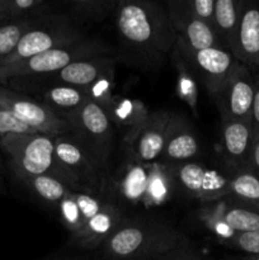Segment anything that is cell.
Returning a JSON list of instances; mask_svg holds the SVG:
<instances>
[{"instance_id":"cell-1","label":"cell","mask_w":259,"mask_h":260,"mask_svg":"<svg viewBox=\"0 0 259 260\" xmlns=\"http://www.w3.org/2000/svg\"><path fill=\"white\" fill-rule=\"evenodd\" d=\"M114 24L122 46L140 61L161 60L175 46L177 33L167 8L156 2H118L114 10Z\"/></svg>"},{"instance_id":"cell-2","label":"cell","mask_w":259,"mask_h":260,"mask_svg":"<svg viewBox=\"0 0 259 260\" xmlns=\"http://www.w3.org/2000/svg\"><path fill=\"white\" fill-rule=\"evenodd\" d=\"M184 241V236L169 223L124 217L102 249L109 260H134L174 250L185 245Z\"/></svg>"},{"instance_id":"cell-3","label":"cell","mask_w":259,"mask_h":260,"mask_svg":"<svg viewBox=\"0 0 259 260\" xmlns=\"http://www.w3.org/2000/svg\"><path fill=\"white\" fill-rule=\"evenodd\" d=\"M0 145L20 180L51 175L70 187L68 177L55 157V137L43 134H10L0 139Z\"/></svg>"},{"instance_id":"cell-4","label":"cell","mask_w":259,"mask_h":260,"mask_svg":"<svg viewBox=\"0 0 259 260\" xmlns=\"http://www.w3.org/2000/svg\"><path fill=\"white\" fill-rule=\"evenodd\" d=\"M55 157L74 192L98 196L103 190L108 165L75 134L55 137Z\"/></svg>"},{"instance_id":"cell-5","label":"cell","mask_w":259,"mask_h":260,"mask_svg":"<svg viewBox=\"0 0 259 260\" xmlns=\"http://www.w3.org/2000/svg\"><path fill=\"white\" fill-rule=\"evenodd\" d=\"M84 40H86L85 36L81 33L76 23L63 13L55 12L41 18L22 36L17 47L5 60L0 70L19 65L46 51L75 45Z\"/></svg>"},{"instance_id":"cell-6","label":"cell","mask_w":259,"mask_h":260,"mask_svg":"<svg viewBox=\"0 0 259 260\" xmlns=\"http://www.w3.org/2000/svg\"><path fill=\"white\" fill-rule=\"evenodd\" d=\"M108 55H112L111 47H107L99 41L86 38L75 45L46 51L13 68L3 69L0 70V83L7 84L14 79L42 78L58 73L75 61Z\"/></svg>"},{"instance_id":"cell-7","label":"cell","mask_w":259,"mask_h":260,"mask_svg":"<svg viewBox=\"0 0 259 260\" xmlns=\"http://www.w3.org/2000/svg\"><path fill=\"white\" fill-rule=\"evenodd\" d=\"M175 51L185 61L197 81H201L211 96L215 95L233 74L239 61L225 47L192 50L177 38Z\"/></svg>"},{"instance_id":"cell-8","label":"cell","mask_w":259,"mask_h":260,"mask_svg":"<svg viewBox=\"0 0 259 260\" xmlns=\"http://www.w3.org/2000/svg\"><path fill=\"white\" fill-rule=\"evenodd\" d=\"M0 103L7 107L19 121L38 134L58 137L74 132L70 122L57 116L42 102L23 95L15 90L0 86Z\"/></svg>"},{"instance_id":"cell-9","label":"cell","mask_w":259,"mask_h":260,"mask_svg":"<svg viewBox=\"0 0 259 260\" xmlns=\"http://www.w3.org/2000/svg\"><path fill=\"white\" fill-rule=\"evenodd\" d=\"M74 132L104 164L108 165L113 144L114 126L106 109L91 101L84 106L70 119Z\"/></svg>"},{"instance_id":"cell-10","label":"cell","mask_w":259,"mask_h":260,"mask_svg":"<svg viewBox=\"0 0 259 260\" xmlns=\"http://www.w3.org/2000/svg\"><path fill=\"white\" fill-rule=\"evenodd\" d=\"M170 117L172 113L164 109L150 112L141 126L123 137L127 156L145 167L159 162Z\"/></svg>"},{"instance_id":"cell-11","label":"cell","mask_w":259,"mask_h":260,"mask_svg":"<svg viewBox=\"0 0 259 260\" xmlns=\"http://www.w3.org/2000/svg\"><path fill=\"white\" fill-rule=\"evenodd\" d=\"M174 182L183 192L203 203H211L228 197L230 192V177L210 170L202 164L188 161L170 168Z\"/></svg>"},{"instance_id":"cell-12","label":"cell","mask_w":259,"mask_h":260,"mask_svg":"<svg viewBox=\"0 0 259 260\" xmlns=\"http://www.w3.org/2000/svg\"><path fill=\"white\" fill-rule=\"evenodd\" d=\"M254 94L255 74L239 62L233 74L212 98L221 117L250 121Z\"/></svg>"},{"instance_id":"cell-13","label":"cell","mask_w":259,"mask_h":260,"mask_svg":"<svg viewBox=\"0 0 259 260\" xmlns=\"http://www.w3.org/2000/svg\"><path fill=\"white\" fill-rule=\"evenodd\" d=\"M116 62L117 58L112 55L84 58V60L70 63L58 73L33 79V80H40L43 86L66 85L85 90L102 78L114 75Z\"/></svg>"},{"instance_id":"cell-14","label":"cell","mask_w":259,"mask_h":260,"mask_svg":"<svg viewBox=\"0 0 259 260\" xmlns=\"http://www.w3.org/2000/svg\"><path fill=\"white\" fill-rule=\"evenodd\" d=\"M253 142L251 121L221 117V154L231 173L248 169Z\"/></svg>"},{"instance_id":"cell-15","label":"cell","mask_w":259,"mask_h":260,"mask_svg":"<svg viewBox=\"0 0 259 260\" xmlns=\"http://www.w3.org/2000/svg\"><path fill=\"white\" fill-rule=\"evenodd\" d=\"M200 155V144L192 126L185 118L177 113H172L168 123L165 145L160 164L165 167H175L193 161Z\"/></svg>"},{"instance_id":"cell-16","label":"cell","mask_w":259,"mask_h":260,"mask_svg":"<svg viewBox=\"0 0 259 260\" xmlns=\"http://www.w3.org/2000/svg\"><path fill=\"white\" fill-rule=\"evenodd\" d=\"M165 8L170 22L174 27L177 38L192 50H203L210 47H223L210 25L193 17L184 8L182 0L167 2Z\"/></svg>"},{"instance_id":"cell-17","label":"cell","mask_w":259,"mask_h":260,"mask_svg":"<svg viewBox=\"0 0 259 260\" xmlns=\"http://www.w3.org/2000/svg\"><path fill=\"white\" fill-rule=\"evenodd\" d=\"M233 55L251 73L259 74V3L255 0H244Z\"/></svg>"},{"instance_id":"cell-18","label":"cell","mask_w":259,"mask_h":260,"mask_svg":"<svg viewBox=\"0 0 259 260\" xmlns=\"http://www.w3.org/2000/svg\"><path fill=\"white\" fill-rule=\"evenodd\" d=\"M124 215L118 205L109 202L104 205L102 211L84 225L81 233L76 236V245L83 249H95L107 240L109 235L121 225Z\"/></svg>"},{"instance_id":"cell-19","label":"cell","mask_w":259,"mask_h":260,"mask_svg":"<svg viewBox=\"0 0 259 260\" xmlns=\"http://www.w3.org/2000/svg\"><path fill=\"white\" fill-rule=\"evenodd\" d=\"M244 0H216L213 32L221 45L233 53Z\"/></svg>"},{"instance_id":"cell-20","label":"cell","mask_w":259,"mask_h":260,"mask_svg":"<svg viewBox=\"0 0 259 260\" xmlns=\"http://www.w3.org/2000/svg\"><path fill=\"white\" fill-rule=\"evenodd\" d=\"M38 91H41L42 103L68 122L88 101L85 93L81 89L73 88V86H43Z\"/></svg>"},{"instance_id":"cell-21","label":"cell","mask_w":259,"mask_h":260,"mask_svg":"<svg viewBox=\"0 0 259 260\" xmlns=\"http://www.w3.org/2000/svg\"><path fill=\"white\" fill-rule=\"evenodd\" d=\"M106 111L113 126L123 131V137L141 126L150 114L141 101L121 95H114Z\"/></svg>"},{"instance_id":"cell-22","label":"cell","mask_w":259,"mask_h":260,"mask_svg":"<svg viewBox=\"0 0 259 260\" xmlns=\"http://www.w3.org/2000/svg\"><path fill=\"white\" fill-rule=\"evenodd\" d=\"M118 0H66L62 3L63 14L74 23L102 22L114 13Z\"/></svg>"},{"instance_id":"cell-23","label":"cell","mask_w":259,"mask_h":260,"mask_svg":"<svg viewBox=\"0 0 259 260\" xmlns=\"http://www.w3.org/2000/svg\"><path fill=\"white\" fill-rule=\"evenodd\" d=\"M55 12L46 0H0V22L40 19Z\"/></svg>"},{"instance_id":"cell-24","label":"cell","mask_w":259,"mask_h":260,"mask_svg":"<svg viewBox=\"0 0 259 260\" xmlns=\"http://www.w3.org/2000/svg\"><path fill=\"white\" fill-rule=\"evenodd\" d=\"M215 213L235 234L259 230V210L250 206L241 205L236 201L234 203L225 202Z\"/></svg>"},{"instance_id":"cell-25","label":"cell","mask_w":259,"mask_h":260,"mask_svg":"<svg viewBox=\"0 0 259 260\" xmlns=\"http://www.w3.org/2000/svg\"><path fill=\"white\" fill-rule=\"evenodd\" d=\"M150 167L139 164L128 157L126 172L118 183L119 190L127 201L132 203H144L149 180Z\"/></svg>"},{"instance_id":"cell-26","label":"cell","mask_w":259,"mask_h":260,"mask_svg":"<svg viewBox=\"0 0 259 260\" xmlns=\"http://www.w3.org/2000/svg\"><path fill=\"white\" fill-rule=\"evenodd\" d=\"M173 178L169 167L156 162L150 165L145 202L147 206H159L169 200L173 192Z\"/></svg>"},{"instance_id":"cell-27","label":"cell","mask_w":259,"mask_h":260,"mask_svg":"<svg viewBox=\"0 0 259 260\" xmlns=\"http://www.w3.org/2000/svg\"><path fill=\"white\" fill-rule=\"evenodd\" d=\"M172 61L177 70V90L178 96L189 107L192 113L196 117L198 116V86L197 79L195 74L185 63V61L180 57L179 53L173 48Z\"/></svg>"},{"instance_id":"cell-28","label":"cell","mask_w":259,"mask_h":260,"mask_svg":"<svg viewBox=\"0 0 259 260\" xmlns=\"http://www.w3.org/2000/svg\"><path fill=\"white\" fill-rule=\"evenodd\" d=\"M229 197L259 210V178L248 169L231 173Z\"/></svg>"},{"instance_id":"cell-29","label":"cell","mask_w":259,"mask_h":260,"mask_svg":"<svg viewBox=\"0 0 259 260\" xmlns=\"http://www.w3.org/2000/svg\"><path fill=\"white\" fill-rule=\"evenodd\" d=\"M28 188L33 190L41 200L51 205L58 206V203L73 193L74 190L62 180L51 175H38V177L25 178L22 180Z\"/></svg>"},{"instance_id":"cell-30","label":"cell","mask_w":259,"mask_h":260,"mask_svg":"<svg viewBox=\"0 0 259 260\" xmlns=\"http://www.w3.org/2000/svg\"><path fill=\"white\" fill-rule=\"evenodd\" d=\"M41 19V18H40ZM40 19L20 20V22H0V68L12 55L22 36Z\"/></svg>"},{"instance_id":"cell-31","label":"cell","mask_w":259,"mask_h":260,"mask_svg":"<svg viewBox=\"0 0 259 260\" xmlns=\"http://www.w3.org/2000/svg\"><path fill=\"white\" fill-rule=\"evenodd\" d=\"M75 193L76 192H73L69 196H66L57 206L61 221L65 225V228L70 231L74 239L81 233L84 228V220L81 217L78 203H76Z\"/></svg>"},{"instance_id":"cell-32","label":"cell","mask_w":259,"mask_h":260,"mask_svg":"<svg viewBox=\"0 0 259 260\" xmlns=\"http://www.w3.org/2000/svg\"><path fill=\"white\" fill-rule=\"evenodd\" d=\"M113 86L114 75H111L106 76V78H102L101 80L94 83L93 85H90L89 88H86L85 90L83 91L85 93L86 98H88L89 101L94 102V103L99 104V106L103 107L104 109H107L114 96Z\"/></svg>"},{"instance_id":"cell-33","label":"cell","mask_w":259,"mask_h":260,"mask_svg":"<svg viewBox=\"0 0 259 260\" xmlns=\"http://www.w3.org/2000/svg\"><path fill=\"white\" fill-rule=\"evenodd\" d=\"M10 134H38L17 118L9 109L0 103V139Z\"/></svg>"},{"instance_id":"cell-34","label":"cell","mask_w":259,"mask_h":260,"mask_svg":"<svg viewBox=\"0 0 259 260\" xmlns=\"http://www.w3.org/2000/svg\"><path fill=\"white\" fill-rule=\"evenodd\" d=\"M182 3L193 17L210 25L211 28L213 27L216 0H182Z\"/></svg>"},{"instance_id":"cell-35","label":"cell","mask_w":259,"mask_h":260,"mask_svg":"<svg viewBox=\"0 0 259 260\" xmlns=\"http://www.w3.org/2000/svg\"><path fill=\"white\" fill-rule=\"evenodd\" d=\"M76 203L79 206V210H80L81 217L84 220V225L88 222L90 218H93L96 213H99L102 211V208L104 207V205L107 203L106 200H102L101 197L94 194H89V193H75Z\"/></svg>"},{"instance_id":"cell-36","label":"cell","mask_w":259,"mask_h":260,"mask_svg":"<svg viewBox=\"0 0 259 260\" xmlns=\"http://www.w3.org/2000/svg\"><path fill=\"white\" fill-rule=\"evenodd\" d=\"M225 245L245 253L246 255H259V230L236 234Z\"/></svg>"},{"instance_id":"cell-37","label":"cell","mask_w":259,"mask_h":260,"mask_svg":"<svg viewBox=\"0 0 259 260\" xmlns=\"http://www.w3.org/2000/svg\"><path fill=\"white\" fill-rule=\"evenodd\" d=\"M134 260H210L201 255L200 253L195 250H190L188 245L179 246V248L174 249V250L167 251V253L156 254V255L145 256V258L134 259Z\"/></svg>"},{"instance_id":"cell-38","label":"cell","mask_w":259,"mask_h":260,"mask_svg":"<svg viewBox=\"0 0 259 260\" xmlns=\"http://www.w3.org/2000/svg\"><path fill=\"white\" fill-rule=\"evenodd\" d=\"M251 128L254 140L259 139V74H255V94L251 107Z\"/></svg>"},{"instance_id":"cell-39","label":"cell","mask_w":259,"mask_h":260,"mask_svg":"<svg viewBox=\"0 0 259 260\" xmlns=\"http://www.w3.org/2000/svg\"><path fill=\"white\" fill-rule=\"evenodd\" d=\"M248 170L259 178V139L254 140L253 149H251L250 160H249Z\"/></svg>"},{"instance_id":"cell-40","label":"cell","mask_w":259,"mask_h":260,"mask_svg":"<svg viewBox=\"0 0 259 260\" xmlns=\"http://www.w3.org/2000/svg\"><path fill=\"white\" fill-rule=\"evenodd\" d=\"M230 260H259V255H244V256H236V258H231Z\"/></svg>"}]
</instances>
